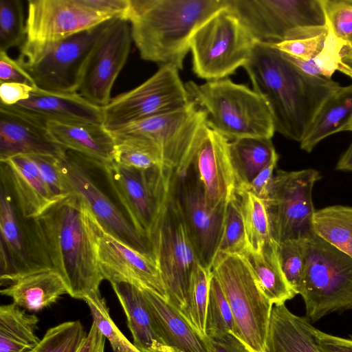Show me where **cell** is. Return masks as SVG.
I'll return each mask as SVG.
<instances>
[{
	"label": "cell",
	"instance_id": "cell-1",
	"mask_svg": "<svg viewBox=\"0 0 352 352\" xmlns=\"http://www.w3.org/2000/svg\"><path fill=\"white\" fill-rule=\"evenodd\" d=\"M267 102L275 131L300 142L324 100L340 88L332 78L309 75L272 44L256 41L243 67Z\"/></svg>",
	"mask_w": 352,
	"mask_h": 352
},
{
	"label": "cell",
	"instance_id": "cell-2",
	"mask_svg": "<svg viewBox=\"0 0 352 352\" xmlns=\"http://www.w3.org/2000/svg\"><path fill=\"white\" fill-rule=\"evenodd\" d=\"M36 221L53 268L76 299L100 292L104 280L97 243L100 223L87 204L69 194L50 206Z\"/></svg>",
	"mask_w": 352,
	"mask_h": 352
},
{
	"label": "cell",
	"instance_id": "cell-3",
	"mask_svg": "<svg viewBox=\"0 0 352 352\" xmlns=\"http://www.w3.org/2000/svg\"><path fill=\"white\" fill-rule=\"evenodd\" d=\"M226 0H130L126 20L140 57L183 69L190 40Z\"/></svg>",
	"mask_w": 352,
	"mask_h": 352
},
{
	"label": "cell",
	"instance_id": "cell-4",
	"mask_svg": "<svg viewBox=\"0 0 352 352\" xmlns=\"http://www.w3.org/2000/svg\"><path fill=\"white\" fill-rule=\"evenodd\" d=\"M186 87L192 100L206 111L208 126L229 141L274 136V120L267 102L248 86L225 78L201 85L189 81Z\"/></svg>",
	"mask_w": 352,
	"mask_h": 352
},
{
	"label": "cell",
	"instance_id": "cell-5",
	"mask_svg": "<svg viewBox=\"0 0 352 352\" xmlns=\"http://www.w3.org/2000/svg\"><path fill=\"white\" fill-rule=\"evenodd\" d=\"M58 160L68 192L87 204L108 233L134 250L153 256L150 242L135 228L111 188L104 165L66 149Z\"/></svg>",
	"mask_w": 352,
	"mask_h": 352
},
{
	"label": "cell",
	"instance_id": "cell-6",
	"mask_svg": "<svg viewBox=\"0 0 352 352\" xmlns=\"http://www.w3.org/2000/svg\"><path fill=\"white\" fill-rule=\"evenodd\" d=\"M176 182L177 173L171 170L150 243L168 302L180 311L186 304L192 270L198 261L179 203Z\"/></svg>",
	"mask_w": 352,
	"mask_h": 352
},
{
	"label": "cell",
	"instance_id": "cell-7",
	"mask_svg": "<svg viewBox=\"0 0 352 352\" xmlns=\"http://www.w3.org/2000/svg\"><path fill=\"white\" fill-rule=\"evenodd\" d=\"M212 271L230 305L234 335L251 352H265L273 304L259 287L246 257L217 255Z\"/></svg>",
	"mask_w": 352,
	"mask_h": 352
},
{
	"label": "cell",
	"instance_id": "cell-8",
	"mask_svg": "<svg viewBox=\"0 0 352 352\" xmlns=\"http://www.w3.org/2000/svg\"><path fill=\"white\" fill-rule=\"evenodd\" d=\"M305 256L299 294L308 320L352 309V258L316 234L305 241Z\"/></svg>",
	"mask_w": 352,
	"mask_h": 352
},
{
	"label": "cell",
	"instance_id": "cell-9",
	"mask_svg": "<svg viewBox=\"0 0 352 352\" xmlns=\"http://www.w3.org/2000/svg\"><path fill=\"white\" fill-rule=\"evenodd\" d=\"M256 41L226 0L191 38L192 71L208 81L227 78L247 63Z\"/></svg>",
	"mask_w": 352,
	"mask_h": 352
},
{
	"label": "cell",
	"instance_id": "cell-10",
	"mask_svg": "<svg viewBox=\"0 0 352 352\" xmlns=\"http://www.w3.org/2000/svg\"><path fill=\"white\" fill-rule=\"evenodd\" d=\"M256 41L276 44L328 30L320 0H227Z\"/></svg>",
	"mask_w": 352,
	"mask_h": 352
},
{
	"label": "cell",
	"instance_id": "cell-11",
	"mask_svg": "<svg viewBox=\"0 0 352 352\" xmlns=\"http://www.w3.org/2000/svg\"><path fill=\"white\" fill-rule=\"evenodd\" d=\"M0 232L1 285L53 268L36 219L23 216L8 185L1 179Z\"/></svg>",
	"mask_w": 352,
	"mask_h": 352
},
{
	"label": "cell",
	"instance_id": "cell-12",
	"mask_svg": "<svg viewBox=\"0 0 352 352\" xmlns=\"http://www.w3.org/2000/svg\"><path fill=\"white\" fill-rule=\"evenodd\" d=\"M171 65L159 69L138 87L111 98L102 107L103 126L109 131L154 116L175 111L192 100Z\"/></svg>",
	"mask_w": 352,
	"mask_h": 352
},
{
	"label": "cell",
	"instance_id": "cell-13",
	"mask_svg": "<svg viewBox=\"0 0 352 352\" xmlns=\"http://www.w3.org/2000/svg\"><path fill=\"white\" fill-rule=\"evenodd\" d=\"M114 18L80 0H28L25 40L17 60H32L48 46Z\"/></svg>",
	"mask_w": 352,
	"mask_h": 352
},
{
	"label": "cell",
	"instance_id": "cell-14",
	"mask_svg": "<svg viewBox=\"0 0 352 352\" xmlns=\"http://www.w3.org/2000/svg\"><path fill=\"white\" fill-rule=\"evenodd\" d=\"M320 179V173L313 168L276 171L265 204L272 234L278 244L287 240H307L315 234L312 191Z\"/></svg>",
	"mask_w": 352,
	"mask_h": 352
},
{
	"label": "cell",
	"instance_id": "cell-15",
	"mask_svg": "<svg viewBox=\"0 0 352 352\" xmlns=\"http://www.w3.org/2000/svg\"><path fill=\"white\" fill-rule=\"evenodd\" d=\"M207 114L193 100L187 107L142 119L109 131L113 136L136 135L152 140L161 151L164 166L177 175L190 166L198 131Z\"/></svg>",
	"mask_w": 352,
	"mask_h": 352
},
{
	"label": "cell",
	"instance_id": "cell-16",
	"mask_svg": "<svg viewBox=\"0 0 352 352\" xmlns=\"http://www.w3.org/2000/svg\"><path fill=\"white\" fill-rule=\"evenodd\" d=\"M104 170L133 226L150 242L173 170L165 166L140 170L124 167L114 162L104 165Z\"/></svg>",
	"mask_w": 352,
	"mask_h": 352
},
{
	"label": "cell",
	"instance_id": "cell-17",
	"mask_svg": "<svg viewBox=\"0 0 352 352\" xmlns=\"http://www.w3.org/2000/svg\"><path fill=\"white\" fill-rule=\"evenodd\" d=\"M104 23L53 43L28 62H18L37 88L78 93L86 61Z\"/></svg>",
	"mask_w": 352,
	"mask_h": 352
},
{
	"label": "cell",
	"instance_id": "cell-18",
	"mask_svg": "<svg viewBox=\"0 0 352 352\" xmlns=\"http://www.w3.org/2000/svg\"><path fill=\"white\" fill-rule=\"evenodd\" d=\"M132 41L128 21L120 17L107 21L87 58L78 93L95 105L106 106L126 62Z\"/></svg>",
	"mask_w": 352,
	"mask_h": 352
},
{
	"label": "cell",
	"instance_id": "cell-19",
	"mask_svg": "<svg viewBox=\"0 0 352 352\" xmlns=\"http://www.w3.org/2000/svg\"><path fill=\"white\" fill-rule=\"evenodd\" d=\"M177 194L197 261L212 269L223 228L226 206L210 209L193 168L177 174Z\"/></svg>",
	"mask_w": 352,
	"mask_h": 352
},
{
	"label": "cell",
	"instance_id": "cell-20",
	"mask_svg": "<svg viewBox=\"0 0 352 352\" xmlns=\"http://www.w3.org/2000/svg\"><path fill=\"white\" fill-rule=\"evenodd\" d=\"M229 142L206 122L198 131L192 153L190 166L201 184L207 206L213 210L225 207L236 194Z\"/></svg>",
	"mask_w": 352,
	"mask_h": 352
},
{
	"label": "cell",
	"instance_id": "cell-21",
	"mask_svg": "<svg viewBox=\"0 0 352 352\" xmlns=\"http://www.w3.org/2000/svg\"><path fill=\"white\" fill-rule=\"evenodd\" d=\"M98 259L104 279L128 283L148 289L168 301L157 264L152 255L142 253L108 233L101 226L97 243Z\"/></svg>",
	"mask_w": 352,
	"mask_h": 352
},
{
	"label": "cell",
	"instance_id": "cell-22",
	"mask_svg": "<svg viewBox=\"0 0 352 352\" xmlns=\"http://www.w3.org/2000/svg\"><path fill=\"white\" fill-rule=\"evenodd\" d=\"M65 150L52 138L45 124L0 104V161L19 155L60 157Z\"/></svg>",
	"mask_w": 352,
	"mask_h": 352
},
{
	"label": "cell",
	"instance_id": "cell-23",
	"mask_svg": "<svg viewBox=\"0 0 352 352\" xmlns=\"http://www.w3.org/2000/svg\"><path fill=\"white\" fill-rule=\"evenodd\" d=\"M1 162V179L8 185L23 216L36 219L56 200L46 186L30 156L19 155Z\"/></svg>",
	"mask_w": 352,
	"mask_h": 352
},
{
	"label": "cell",
	"instance_id": "cell-24",
	"mask_svg": "<svg viewBox=\"0 0 352 352\" xmlns=\"http://www.w3.org/2000/svg\"><path fill=\"white\" fill-rule=\"evenodd\" d=\"M10 107L44 124L48 121L103 123L102 108L78 93L52 92L36 88L28 99Z\"/></svg>",
	"mask_w": 352,
	"mask_h": 352
},
{
	"label": "cell",
	"instance_id": "cell-25",
	"mask_svg": "<svg viewBox=\"0 0 352 352\" xmlns=\"http://www.w3.org/2000/svg\"><path fill=\"white\" fill-rule=\"evenodd\" d=\"M142 289L158 333L171 352H212L210 338L198 333L178 309L155 293Z\"/></svg>",
	"mask_w": 352,
	"mask_h": 352
},
{
	"label": "cell",
	"instance_id": "cell-26",
	"mask_svg": "<svg viewBox=\"0 0 352 352\" xmlns=\"http://www.w3.org/2000/svg\"><path fill=\"white\" fill-rule=\"evenodd\" d=\"M45 125L52 138L63 148L104 165L113 162L115 140L103 124L48 121Z\"/></svg>",
	"mask_w": 352,
	"mask_h": 352
},
{
	"label": "cell",
	"instance_id": "cell-27",
	"mask_svg": "<svg viewBox=\"0 0 352 352\" xmlns=\"http://www.w3.org/2000/svg\"><path fill=\"white\" fill-rule=\"evenodd\" d=\"M111 285L125 313L134 346L141 352H171L158 333L142 288L123 282Z\"/></svg>",
	"mask_w": 352,
	"mask_h": 352
},
{
	"label": "cell",
	"instance_id": "cell-28",
	"mask_svg": "<svg viewBox=\"0 0 352 352\" xmlns=\"http://www.w3.org/2000/svg\"><path fill=\"white\" fill-rule=\"evenodd\" d=\"M68 287L54 269H45L27 274L7 285L1 294L30 311H38L55 303Z\"/></svg>",
	"mask_w": 352,
	"mask_h": 352
},
{
	"label": "cell",
	"instance_id": "cell-29",
	"mask_svg": "<svg viewBox=\"0 0 352 352\" xmlns=\"http://www.w3.org/2000/svg\"><path fill=\"white\" fill-rule=\"evenodd\" d=\"M313 327L305 316L295 315L285 304L274 305L265 352H320Z\"/></svg>",
	"mask_w": 352,
	"mask_h": 352
},
{
	"label": "cell",
	"instance_id": "cell-30",
	"mask_svg": "<svg viewBox=\"0 0 352 352\" xmlns=\"http://www.w3.org/2000/svg\"><path fill=\"white\" fill-rule=\"evenodd\" d=\"M351 118L352 84L340 86L324 100L300 141V148L310 153L322 140L342 132Z\"/></svg>",
	"mask_w": 352,
	"mask_h": 352
},
{
	"label": "cell",
	"instance_id": "cell-31",
	"mask_svg": "<svg viewBox=\"0 0 352 352\" xmlns=\"http://www.w3.org/2000/svg\"><path fill=\"white\" fill-rule=\"evenodd\" d=\"M229 153L236 190L241 191L267 166L278 160L272 139L244 138L230 141Z\"/></svg>",
	"mask_w": 352,
	"mask_h": 352
},
{
	"label": "cell",
	"instance_id": "cell-32",
	"mask_svg": "<svg viewBox=\"0 0 352 352\" xmlns=\"http://www.w3.org/2000/svg\"><path fill=\"white\" fill-rule=\"evenodd\" d=\"M276 242L265 244L256 252L245 256L255 279L265 296L274 305H284L296 294L290 287L281 270Z\"/></svg>",
	"mask_w": 352,
	"mask_h": 352
},
{
	"label": "cell",
	"instance_id": "cell-33",
	"mask_svg": "<svg viewBox=\"0 0 352 352\" xmlns=\"http://www.w3.org/2000/svg\"><path fill=\"white\" fill-rule=\"evenodd\" d=\"M38 318L12 304L0 307V352H28L40 341Z\"/></svg>",
	"mask_w": 352,
	"mask_h": 352
},
{
	"label": "cell",
	"instance_id": "cell-34",
	"mask_svg": "<svg viewBox=\"0 0 352 352\" xmlns=\"http://www.w3.org/2000/svg\"><path fill=\"white\" fill-rule=\"evenodd\" d=\"M314 233L352 258V207L331 206L316 210Z\"/></svg>",
	"mask_w": 352,
	"mask_h": 352
},
{
	"label": "cell",
	"instance_id": "cell-35",
	"mask_svg": "<svg viewBox=\"0 0 352 352\" xmlns=\"http://www.w3.org/2000/svg\"><path fill=\"white\" fill-rule=\"evenodd\" d=\"M113 137V162L117 164L140 170L164 166L161 151L152 140L136 135Z\"/></svg>",
	"mask_w": 352,
	"mask_h": 352
},
{
	"label": "cell",
	"instance_id": "cell-36",
	"mask_svg": "<svg viewBox=\"0 0 352 352\" xmlns=\"http://www.w3.org/2000/svg\"><path fill=\"white\" fill-rule=\"evenodd\" d=\"M241 210L248 251L256 252L273 238L265 202L248 191L236 192Z\"/></svg>",
	"mask_w": 352,
	"mask_h": 352
},
{
	"label": "cell",
	"instance_id": "cell-37",
	"mask_svg": "<svg viewBox=\"0 0 352 352\" xmlns=\"http://www.w3.org/2000/svg\"><path fill=\"white\" fill-rule=\"evenodd\" d=\"M212 276L211 268L196 263L192 270L186 304L180 311L190 324L203 336H207L206 316Z\"/></svg>",
	"mask_w": 352,
	"mask_h": 352
},
{
	"label": "cell",
	"instance_id": "cell-38",
	"mask_svg": "<svg viewBox=\"0 0 352 352\" xmlns=\"http://www.w3.org/2000/svg\"><path fill=\"white\" fill-rule=\"evenodd\" d=\"M328 36L323 50L310 60H301L283 52V55L305 73L317 77L331 78L336 71L345 74V67L342 61L341 50L344 42L338 40L328 28Z\"/></svg>",
	"mask_w": 352,
	"mask_h": 352
},
{
	"label": "cell",
	"instance_id": "cell-39",
	"mask_svg": "<svg viewBox=\"0 0 352 352\" xmlns=\"http://www.w3.org/2000/svg\"><path fill=\"white\" fill-rule=\"evenodd\" d=\"M248 251L244 223L236 193L228 202L217 255H245Z\"/></svg>",
	"mask_w": 352,
	"mask_h": 352
},
{
	"label": "cell",
	"instance_id": "cell-40",
	"mask_svg": "<svg viewBox=\"0 0 352 352\" xmlns=\"http://www.w3.org/2000/svg\"><path fill=\"white\" fill-rule=\"evenodd\" d=\"M234 320L230 305L222 288L213 276L210 285L206 316V333L209 338L234 334Z\"/></svg>",
	"mask_w": 352,
	"mask_h": 352
},
{
	"label": "cell",
	"instance_id": "cell-41",
	"mask_svg": "<svg viewBox=\"0 0 352 352\" xmlns=\"http://www.w3.org/2000/svg\"><path fill=\"white\" fill-rule=\"evenodd\" d=\"M85 337L80 321L65 322L49 329L28 352H77Z\"/></svg>",
	"mask_w": 352,
	"mask_h": 352
},
{
	"label": "cell",
	"instance_id": "cell-42",
	"mask_svg": "<svg viewBox=\"0 0 352 352\" xmlns=\"http://www.w3.org/2000/svg\"><path fill=\"white\" fill-rule=\"evenodd\" d=\"M25 19L21 0H0V52L21 46L25 40Z\"/></svg>",
	"mask_w": 352,
	"mask_h": 352
},
{
	"label": "cell",
	"instance_id": "cell-43",
	"mask_svg": "<svg viewBox=\"0 0 352 352\" xmlns=\"http://www.w3.org/2000/svg\"><path fill=\"white\" fill-rule=\"evenodd\" d=\"M94 322L106 339L109 340L114 352H141L123 335L112 320L105 300L100 293L85 299Z\"/></svg>",
	"mask_w": 352,
	"mask_h": 352
},
{
	"label": "cell",
	"instance_id": "cell-44",
	"mask_svg": "<svg viewBox=\"0 0 352 352\" xmlns=\"http://www.w3.org/2000/svg\"><path fill=\"white\" fill-rule=\"evenodd\" d=\"M305 240H287L278 245L283 273L296 294H299L305 266Z\"/></svg>",
	"mask_w": 352,
	"mask_h": 352
},
{
	"label": "cell",
	"instance_id": "cell-45",
	"mask_svg": "<svg viewBox=\"0 0 352 352\" xmlns=\"http://www.w3.org/2000/svg\"><path fill=\"white\" fill-rule=\"evenodd\" d=\"M327 25L332 34L352 43V0H320Z\"/></svg>",
	"mask_w": 352,
	"mask_h": 352
},
{
	"label": "cell",
	"instance_id": "cell-46",
	"mask_svg": "<svg viewBox=\"0 0 352 352\" xmlns=\"http://www.w3.org/2000/svg\"><path fill=\"white\" fill-rule=\"evenodd\" d=\"M38 166L41 177L54 197L59 201L66 197L68 192L60 169L59 157L45 155H29Z\"/></svg>",
	"mask_w": 352,
	"mask_h": 352
},
{
	"label": "cell",
	"instance_id": "cell-47",
	"mask_svg": "<svg viewBox=\"0 0 352 352\" xmlns=\"http://www.w3.org/2000/svg\"><path fill=\"white\" fill-rule=\"evenodd\" d=\"M329 30L309 38L287 40L272 44L280 52L301 60H310L324 49Z\"/></svg>",
	"mask_w": 352,
	"mask_h": 352
},
{
	"label": "cell",
	"instance_id": "cell-48",
	"mask_svg": "<svg viewBox=\"0 0 352 352\" xmlns=\"http://www.w3.org/2000/svg\"><path fill=\"white\" fill-rule=\"evenodd\" d=\"M0 82H19L37 88L33 79L17 60L0 52Z\"/></svg>",
	"mask_w": 352,
	"mask_h": 352
},
{
	"label": "cell",
	"instance_id": "cell-49",
	"mask_svg": "<svg viewBox=\"0 0 352 352\" xmlns=\"http://www.w3.org/2000/svg\"><path fill=\"white\" fill-rule=\"evenodd\" d=\"M277 162L278 160H275L263 168L241 191L250 192L264 202L266 201L270 194Z\"/></svg>",
	"mask_w": 352,
	"mask_h": 352
},
{
	"label": "cell",
	"instance_id": "cell-50",
	"mask_svg": "<svg viewBox=\"0 0 352 352\" xmlns=\"http://www.w3.org/2000/svg\"><path fill=\"white\" fill-rule=\"evenodd\" d=\"M36 88L29 85L19 82H1L0 104L6 107L14 106L28 99Z\"/></svg>",
	"mask_w": 352,
	"mask_h": 352
},
{
	"label": "cell",
	"instance_id": "cell-51",
	"mask_svg": "<svg viewBox=\"0 0 352 352\" xmlns=\"http://www.w3.org/2000/svg\"><path fill=\"white\" fill-rule=\"evenodd\" d=\"M313 333L320 352H352V338L329 334L314 327Z\"/></svg>",
	"mask_w": 352,
	"mask_h": 352
},
{
	"label": "cell",
	"instance_id": "cell-52",
	"mask_svg": "<svg viewBox=\"0 0 352 352\" xmlns=\"http://www.w3.org/2000/svg\"><path fill=\"white\" fill-rule=\"evenodd\" d=\"M87 7L126 20L130 0H80Z\"/></svg>",
	"mask_w": 352,
	"mask_h": 352
},
{
	"label": "cell",
	"instance_id": "cell-53",
	"mask_svg": "<svg viewBox=\"0 0 352 352\" xmlns=\"http://www.w3.org/2000/svg\"><path fill=\"white\" fill-rule=\"evenodd\" d=\"M209 338L212 352H251L237 337L230 333Z\"/></svg>",
	"mask_w": 352,
	"mask_h": 352
},
{
	"label": "cell",
	"instance_id": "cell-54",
	"mask_svg": "<svg viewBox=\"0 0 352 352\" xmlns=\"http://www.w3.org/2000/svg\"><path fill=\"white\" fill-rule=\"evenodd\" d=\"M105 337L93 322L77 352H104Z\"/></svg>",
	"mask_w": 352,
	"mask_h": 352
},
{
	"label": "cell",
	"instance_id": "cell-55",
	"mask_svg": "<svg viewBox=\"0 0 352 352\" xmlns=\"http://www.w3.org/2000/svg\"><path fill=\"white\" fill-rule=\"evenodd\" d=\"M336 170L352 172V142L338 160Z\"/></svg>",
	"mask_w": 352,
	"mask_h": 352
},
{
	"label": "cell",
	"instance_id": "cell-56",
	"mask_svg": "<svg viewBox=\"0 0 352 352\" xmlns=\"http://www.w3.org/2000/svg\"><path fill=\"white\" fill-rule=\"evenodd\" d=\"M340 55L346 69L345 75L352 78V43L344 44Z\"/></svg>",
	"mask_w": 352,
	"mask_h": 352
},
{
	"label": "cell",
	"instance_id": "cell-57",
	"mask_svg": "<svg viewBox=\"0 0 352 352\" xmlns=\"http://www.w3.org/2000/svg\"><path fill=\"white\" fill-rule=\"evenodd\" d=\"M342 131H351L352 132V118L349 123L344 127Z\"/></svg>",
	"mask_w": 352,
	"mask_h": 352
}]
</instances>
